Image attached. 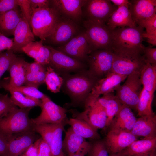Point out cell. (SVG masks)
Instances as JSON below:
<instances>
[{"label":"cell","mask_w":156,"mask_h":156,"mask_svg":"<svg viewBox=\"0 0 156 156\" xmlns=\"http://www.w3.org/2000/svg\"><path fill=\"white\" fill-rule=\"evenodd\" d=\"M61 88L70 98L73 106L83 105L98 81L99 79L85 69L74 74H63Z\"/></svg>","instance_id":"1"},{"label":"cell","mask_w":156,"mask_h":156,"mask_svg":"<svg viewBox=\"0 0 156 156\" xmlns=\"http://www.w3.org/2000/svg\"><path fill=\"white\" fill-rule=\"evenodd\" d=\"M144 28L139 26L118 27L112 30V49L114 51H143Z\"/></svg>","instance_id":"2"},{"label":"cell","mask_w":156,"mask_h":156,"mask_svg":"<svg viewBox=\"0 0 156 156\" xmlns=\"http://www.w3.org/2000/svg\"><path fill=\"white\" fill-rule=\"evenodd\" d=\"M31 9L30 26L34 35L44 42L53 32L61 16L51 7Z\"/></svg>","instance_id":"3"},{"label":"cell","mask_w":156,"mask_h":156,"mask_svg":"<svg viewBox=\"0 0 156 156\" xmlns=\"http://www.w3.org/2000/svg\"><path fill=\"white\" fill-rule=\"evenodd\" d=\"M31 109L16 107L0 118V133L7 137L16 133L34 131V125L29 116Z\"/></svg>","instance_id":"4"},{"label":"cell","mask_w":156,"mask_h":156,"mask_svg":"<svg viewBox=\"0 0 156 156\" xmlns=\"http://www.w3.org/2000/svg\"><path fill=\"white\" fill-rule=\"evenodd\" d=\"M113 51L111 72L127 76L134 73H140L146 64L143 51Z\"/></svg>","instance_id":"5"},{"label":"cell","mask_w":156,"mask_h":156,"mask_svg":"<svg viewBox=\"0 0 156 156\" xmlns=\"http://www.w3.org/2000/svg\"><path fill=\"white\" fill-rule=\"evenodd\" d=\"M85 34L91 52L112 49V34L105 23L85 20L83 22Z\"/></svg>","instance_id":"6"},{"label":"cell","mask_w":156,"mask_h":156,"mask_svg":"<svg viewBox=\"0 0 156 156\" xmlns=\"http://www.w3.org/2000/svg\"><path fill=\"white\" fill-rule=\"evenodd\" d=\"M140 74V73H136L129 75L124 83L115 90V95L122 105L136 111L143 88Z\"/></svg>","instance_id":"7"},{"label":"cell","mask_w":156,"mask_h":156,"mask_svg":"<svg viewBox=\"0 0 156 156\" xmlns=\"http://www.w3.org/2000/svg\"><path fill=\"white\" fill-rule=\"evenodd\" d=\"M41 112L37 117L31 119L34 125L43 124L67 125L69 119L65 108L53 101L47 96L41 99Z\"/></svg>","instance_id":"8"},{"label":"cell","mask_w":156,"mask_h":156,"mask_svg":"<svg viewBox=\"0 0 156 156\" xmlns=\"http://www.w3.org/2000/svg\"><path fill=\"white\" fill-rule=\"evenodd\" d=\"M112 49H99L92 51L87 61L88 70L99 79L105 77L111 72L113 59Z\"/></svg>","instance_id":"9"},{"label":"cell","mask_w":156,"mask_h":156,"mask_svg":"<svg viewBox=\"0 0 156 156\" xmlns=\"http://www.w3.org/2000/svg\"><path fill=\"white\" fill-rule=\"evenodd\" d=\"M81 31L78 24L61 16L52 34L43 42L57 47L62 46Z\"/></svg>","instance_id":"10"},{"label":"cell","mask_w":156,"mask_h":156,"mask_svg":"<svg viewBox=\"0 0 156 156\" xmlns=\"http://www.w3.org/2000/svg\"><path fill=\"white\" fill-rule=\"evenodd\" d=\"M50 51V66L58 73L63 74L79 72L86 69V63L74 59L59 51L51 46L47 45Z\"/></svg>","instance_id":"11"},{"label":"cell","mask_w":156,"mask_h":156,"mask_svg":"<svg viewBox=\"0 0 156 156\" xmlns=\"http://www.w3.org/2000/svg\"><path fill=\"white\" fill-rule=\"evenodd\" d=\"M127 76L111 72L104 77L99 79L89 94L84 107L94 102L101 95L114 92Z\"/></svg>","instance_id":"12"},{"label":"cell","mask_w":156,"mask_h":156,"mask_svg":"<svg viewBox=\"0 0 156 156\" xmlns=\"http://www.w3.org/2000/svg\"><path fill=\"white\" fill-rule=\"evenodd\" d=\"M55 49L74 59L85 63L87 62L89 54L91 52L85 36L84 30L65 45Z\"/></svg>","instance_id":"13"},{"label":"cell","mask_w":156,"mask_h":156,"mask_svg":"<svg viewBox=\"0 0 156 156\" xmlns=\"http://www.w3.org/2000/svg\"><path fill=\"white\" fill-rule=\"evenodd\" d=\"M85 7L86 20L106 23L113 12L118 7L110 0H88Z\"/></svg>","instance_id":"14"},{"label":"cell","mask_w":156,"mask_h":156,"mask_svg":"<svg viewBox=\"0 0 156 156\" xmlns=\"http://www.w3.org/2000/svg\"><path fill=\"white\" fill-rule=\"evenodd\" d=\"M88 0H51L50 7L57 10L60 15L78 24L82 20V8Z\"/></svg>","instance_id":"15"},{"label":"cell","mask_w":156,"mask_h":156,"mask_svg":"<svg viewBox=\"0 0 156 156\" xmlns=\"http://www.w3.org/2000/svg\"><path fill=\"white\" fill-rule=\"evenodd\" d=\"M34 131H27L5 137L8 143V156H19L40 137Z\"/></svg>","instance_id":"16"},{"label":"cell","mask_w":156,"mask_h":156,"mask_svg":"<svg viewBox=\"0 0 156 156\" xmlns=\"http://www.w3.org/2000/svg\"><path fill=\"white\" fill-rule=\"evenodd\" d=\"M71 112L73 118L83 120L97 129L106 127L107 116L105 111L95 102L85 108L82 112L75 110H71Z\"/></svg>","instance_id":"17"},{"label":"cell","mask_w":156,"mask_h":156,"mask_svg":"<svg viewBox=\"0 0 156 156\" xmlns=\"http://www.w3.org/2000/svg\"><path fill=\"white\" fill-rule=\"evenodd\" d=\"M138 138L130 132L109 129L104 140L109 153H118L138 140Z\"/></svg>","instance_id":"18"},{"label":"cell","mask_w":156,"mask_h":156,"mask_svg":"<svg viewBox=\"0 0 156 156\" xmlns=\"http://www.w3.org/2000/svg\"><path fill=\"white\" fill-rule=\"evenodd\" d=\"M91 146V142L75 134L70 127L66 131L65 137L62 141V148L64 153L67 155L85 156L87 155Z\"/></svg>","instance_id":"19"},{"label":"cell","mask_w":156,"mask_h":156,"mask_svg":"<svg viewBox=\"0 0 156 156\" xmlns=\"http://www.w3.org/2000/svg\"><path fill=\"white\" fill-rule=\"evenodd\" d=\"M13 36V44L11 50L14 53L23 52L22 49L23 47L35 41L34 35L31 31L30 25L22 15L15 29Z\"/></svg>","instance_id":"20"},{"label":"cell","mask_w":156,"mask_h":156,"mask_svg":"<svg viewBox=\"0 0 156 156\" xmlns=\"http://www.w3.org/2000/svg\"><path fill=\"white\" fill-rule=\"evenodd\" d=\"M129 2V9L136 24L156 14V0H133Z\"/></svg>","instance_id":"21"},{"label":"cell","mask_w":156,"mask_h":156,"mask_svg":"<svg viewBox=\"0 0 156 156\" xmlns=\"http://www.w3.org/2000/svg\"><path fill=\"white\" fill-rule=\"evenodd\" d=\"M137 118L130 108L122 105L108 127L109 129H118L131 132Z\"/></svg>","instance_id":"22"},{"label":"cell","mask_w":156,"mask_h":156,"mask_svg":"<svg viewBox=\"0 0 156 156\" xmlns=\"http://www.w3.org/2000/svg\"><path fill=\"white\" fill-rule=\"evenodd\" d=\"M133 135L144 138L156 137V116L154 114L140 117L137 118L131 131Z\"/></svg>","instance_id":"23"},{"label":"cell","mask_w":156,"mask_h":156,"mask_svg":"<svg viewBox=\"0 0 156 156\" xmlns=\"http://www.w3.org/2000/svg\"><path fill=\"white\" fill-rule=\"evenodd\" d=\"M43 41H34L31 42L22 49L23 52L33 58L35 62L46 67L49 66L50 51L47 45H44Z\"/></svg>","instance_id":"24"},{"label":"cell","mask_w":156,"mask_h":156,"mask_svg":"<svg viewBox=\"0 0 156 156\" xmlns=\"http://www.w3.org/2000/svg\"><path fill=\"white\" fill-rule=\"evenodd\" d=\"M106 24L111 30L118 27L137 26L131 17L129 8L125 6L118 7L111 15Z\"/></svg>","instance_id":"25"},{"label":"cell","mask_w":156,"mask_h":156,"mask_svg":"<svg viewBox=\"0 0 156 156\" xmlns=\"http://www.w3.org/2000/svg\"><path fill=\"white\" fill-rule=\"evenodd\" d=\"M27 62L21 57H16L15 58L8 70L10 75L9 81L5 80L9 85L17 87L24 84Z\"/></svg>","instance_id":"26"},{"label":"cell","mask_w":156,"mask_h":156,"mask_svg":"<svg viewBox=\"0 0 156 156\" xmlns=\"http://www.w3.org/2000/svg\"><path fill=\"white\" fill-rule=\"evenodd\" d=\"M105 110L107 120L106 127H108L112 119L118 113L122 104L113 93V92L103 95L95 101Z\"/></svg>","instance_id":"27"},{"label":"cell","mask_w":156,"mask_h":156,"mask_svg":"<svg viewBox=\"0 0 156 156\" xmlns=\"http://www.w3.org/2000/svg\"><path fill=\"white\" fill-rule=\"evenodd\" d=\"M22 14L19 6L0 15V32L8 37L13 36Z\"/></svg>","instance_id":"28"},{"label":"cell","mask_w":156,"mask_h":156,"mask_svg":"<svg viewBox=\"0 0 156 156\" xmlns=\"http://www.w3.org/2000/svg\"><path fill=\"white\" fill-rule=\"evenodd\" d=\"M156 149V137L135 140L118 153L123 156H132L146 153Z\"/></svg>","instance_id":"29"},{"label":"cell","mask_w":156,"mask_h":156,"mask_svg":"<svg viewBox=\"0 0 156 156\" xmlns=\"http://www.w3.org/2000/svg\"><path fill=\"white\" fill-rule=\"evenodd\" d=\"M67 125L70 126L74 133L85 139L92 140L100 139L98 129L83 120L75 118H70L68 119Z\"/></svg>","instance_id":"30"},{"label":"cell","mask_w":156,"mask_h":156,"mask_svg":"<svg viewBox=\"0 0 156 156\" xmlns=\"http://www.w3.org/2000/svg\"><path fill=\"white\" fill-rule=\"evenodd\" d=\"M140 79L143 88L154 95L156 89V64H146L140 72Z\"/></svg>","instance_id":"31"},{"label":"cell","mask_w":156,"mask_h":156,"mask_svg":"<svg viewBox=\"0 0 156 156\" xmlns=\"http://www.w3.org/2000/svg\"><path fill=\"white\" fill-rule=\"evenodd\" d=\"M7 91L10 93V98L14 103L20 108H32L41 106V100L27 96L18 91L11 89Z\"/></svg>","instance_id":"32"},{"label":"cell","mask_w":156,"mask_h":156,"mask_svg":"<svg viewBox=\"0 0 156 156\" xmlns=\"http://www.w3.org/2000/svg\"><path fill=\"white\" fill-rule=\"evenodd\" d=\"M154 95L143 88L138 104L137 110L138 116H149L154 114L152 108Z\"/></svg>","instance_id":"33"},{"label":"cell","mask_w":156,"mask_h":156,"mask_svg":"<svg viewBox=\"0 0 156 156\" xmlns=\"http://www.w3.org/2000/svg\"><path fill=\"white\" fill-rule=\"evenodd\" d=\"M63 82V79L59 73L50 66L47 67L45 83L48 90L54 93L59 92Z\"/></svg>","instance_id":"34"},{"label":"cell","mask_w":156,"mask_h":156,"mask_svg":"<svg viewBox=\"0 0 156 156\" xmlns=\"http://www.w3.org/2000/svg\"><path fill=\"white\" fill-rule=\"evenodd\" d=\"M65 126L57 124L49 145L51 156H65L62 148V135Z\"/></svg>","instance_id":"35"},{"label":"cell","mask_w":156,"mask_h":156,"mask_svg":"<svg viewBox=\"0 0 156 156\" xmlns=\"http://www.w3.org/2000/svg\"><path fill=\"white\" fill-rule=\"evenodd\" d=\"M0 87H3L7 90L11 89L18 91L25 95L40 100L45 95L36 87L29 86H11L9 85L5 80L0 83Z\"/></svg>","instance_id":"36"},{"label":"cell","mask_w":156,"mask_h":156,"mask_svg":"<svg viewBox=\"0 0 156 156\" xmlns=\"http://www.w3.org/2000/svg\"><path fill=\"white\" fill-rule=\"evenodd\" d=\"M57 125L43 124L34 125V130L39 133L49 146Z\"/></svg>","instance_id":"37"},{"label":"cell","mask_w":156,"mask_h":156,"mask_svg":"<svg viewBox=\"0 0 156 156\" xmlns=\"http://www.w3.org/2000/svg\"><path fill=\"white\" fill-rule=\"evenodd\" d=\"M87 155L88 156H109V153L104 139L93 140Z\"/></svg>","instance_id":"38"},{"label":"cell","mask_w":156,"mask_h":156,"mask_svg":"<svg viewBox=\"0 0 156 156\" xmlns=\"http://www.w3.org/2000/svg\"><path fill=\"white\" fill-rule=\"evenodd\" d=\"M46 69L39 71L27 73L24 84L38 88L45 83Z\"/></svg>","instance_id":"39"},{"label":"cell","mask_w":156,"mask_h":156,"mask_svg":"<svg viewBox=\"0 0 156 156\" xmlns=\"http://www.w3.org/2000/svg\"><path fill=\"white\" fill-rule=\"evenodd\" d=\"M16 57L15 53L11 50L0 53V81L3 74L6 71H8L13 61Z\"/></svg>","instance_id":"40"},{"label":"cell","mask_w":156,"mask_h":156,"mask_svg":"<svg viewBox=\"0 0 156 156\" xmlns=\"http://www.w3.org/2000/svg\"><path fill=\"white\" fill-rule=\"evenodd\" d=\"M16 107L8 94H0V118Z\"/></svg>","instance_id":"41"},{"label":"cell","mask_w":156,"mask_h":156,"mask_svg":"<svg viewBox=\"0 0 156 156\" xmlns=\"http://www.w3.org/2000/svg\"><path fill=\"white\" fill-rule=\"evenodd\" d=\"M136 25L146 29V32L148 33H156V14L152 17L139 21Z\"/></svg>","instance_id":"42"},{"label":"cell","mask_w":156,"mask_h":156,"mask_svg":"<svg viewBox=\"0 0 156 156\" xmlns=\"http://www.w3.org/2000/svg\"><path fill=\"white\" fill-rule=\"evenodd\" d=\"M22 15L26 19L30 25L32 9L29 0H17Z\"/></svg>","instance_id":"43"},{"label":"cell","mask_w":156,"mask_h":156,"mask_svg":"<svg viewBox=\"0 0 156 156\" xmlns=\"http://www.w3.org/2000/svg\"><path fill=\"white\" fill-rule=\"evenodd\" d=\"M143 55L146 63L156 64V48L145 47L143 50Z\"/></svg>","instance_id":"44"},{"label":"cell","mask_w":156,"mask_h":156,"mask_svg":"<svg viewBox=\"0 0 156 156\" xmlns=\"http://www.w3.org/2000/svg\"><path fill=\"white\" fill-rule=\"evenodd\" d=\"M18 6L17 0H0V15Z\"/></svg>","instance_id":"45"},{"label":"cell","mask_w":156,"mask_h":156,"mask_svg":"<svg viewBox=\"0 0 156 156\" xmlns=\"http://www.w3.org/2000/svg\"><path fill=\"white\" fill-rule=\"evenodd\" d=\"M13 38H10L0 32V53L4 50H11Z\"/></svg>","instance_id":"46"},{"label":"cell","mask_w":156,"mask_h":156,"mask_svg":"<svg viewBox=\"0 0 156 156\" xmlns=\"http://www.w3.org/2000/svg\"><path fill=\"white\" fill-rule=\"evenodd\" d=\"M41 139V137L39 138L19 156H38L39 146Z\"/></svg>","instance_id":"47"},{"label":"cell","mask_w":156,"mask_h":156,"mask_svg":"<svg viewBox=\"0 0 156 156\" xmlns=\"http://www.w3.org/2000/svg\"><path fill=\"white\" fill-rule=\"evenodd\" d=\"M38 156H51L50 146L42 138L39 146Z\"/></svg>","instance_id":"48"},{"label":"cell","mask_w":156,"mask_h":156,"mask_svg":"<svg viewBox=\"0 0 156 156\" xmlns=\"http://www.w3.org/2000/svg\"><path fill=\"white\" fill-rule=\"evenodd\" d=\"M31 9H40L50 7V0H29Z\"/></svg>","instance_id":"49"},{"label":"cell","mask_w":156,"mask_h":156,"mask_svg":"<svg viewBox=\"0 0 156 156\" xmlns=\"http://www.w3.org/2000/svg\"><path fill=\"white\" fill-rule=\"evenodd\" d=\"M46 67L43 66L40 64L35 62L29 63L27 62V73H31L39 71L46 69Z\"/></svg>","instance_id":"50"},{"label":"cell","mask_w":156,"mask_h":156,"mask_svg":"<svg viewBox=\"0 0 156 156\" xmlns=\"http://www.w3.org/2000/svg\"><path fill=\"white\" fill-rule=\"evenodd\" d=\"M0 156H8V143L4 135L0 133Z\"/></svg>","instance_id":"51"},{"label":"cell","mask_w":156,"mask_h":156,"mask_svg":"<svg viewBox=\"0 0 156 156\" xmlns=\"http://www.w3.org/2000/svg\"><path fill=\"white\" fill-rule=\"evenodd\" d=\"M143 38H147L148 39V42L153 46H156V33H148L144 32L143 34Z\"/></svg>","instance_id":"52"},{"label":"cell","mask_w":156,"mask_h":156,"mask_svg":"<svg viewBox=\"0 0 156 156\" xmlns=\"http://www.w3.org/2000/svg\"><path fill=\"white\" fill-rule=\"evenodd\" d=\"M110 1L118 7L125 6L129 8L130 4L129 1L127 0H110Z\"/></svg>","instance_id":"53"},{"label":"cell","mask_w":156,"mask_h":156,"mask_svg":"<svg viewBox=\"0 0 156 156\" xmlns=\"http://www.w3.org/2000/svg\"><path fill=\"white\" fill-rule=\"evenodd\" d=\"M132 156H156V149L146 153Z\"/></svg>","instance_id":"54"},{"label":"cell","mask_w":156,"mask_h":156,"mask_svg":"<svg viewBox=\"0 0 156 156\" xmlns=\"http://www.w3.org/2000/svg\"><path fill=\"white\" fill-rule=\"evenodd\" d=\"M109 156H123L119 153H109Z\"/></svg>","instance_id":"55"},{"label":"cell","mask_w":156,"mask_h":156,"mask_svg":"<svg viewBox=\"0 0 156 156\" xmlns=\"http://www.w3.org/2000/svg\"><path fill=\"white\" fill-rule=\"evenodd\" d=\"M67 156H82L78 155H67Z\"/></svg>","instance_id":"56"}]
</instances>
